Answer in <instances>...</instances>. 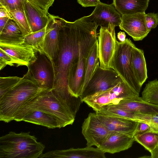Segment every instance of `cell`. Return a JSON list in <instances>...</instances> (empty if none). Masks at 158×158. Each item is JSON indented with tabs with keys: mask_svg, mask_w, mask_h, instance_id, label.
Here are the masks:
<instances>
[{
	"mask_svg": "<svg viewBox=\"0 0 158 158\" xmlns=\"http://www.w3.org/2000/svg\"><path fill=\"white\" fill-rule=\"evenodd\" d=\"M98 26L81 18L73 22L63 19L59 32V48L57 57L53 66L55 81L52 90L68 104L74 97L69 93L67 77L71 66L78 59L82 42Z\"/></svg>",
	"mask_w": 158,
	"mask_h": 158,
	"instance_id": "1",
	"label": "cell"
},
{
	"mask_svg": "<svg viewBox=\"0 0 158 158\" xmlns=\"http://www.w3.org/2000/svg\"><path fill=\"white\" fill-rule=\"evenodd\" d=\"M40 88L28 70L11 89L0 98V121L9 123L14 120L20 110L42 92Z\"/></svg>",
	"mask_w": 158,
	"mask_h": 158,
	"instance_id": "2",
	"label": "cell"
},
{
	"mask_svg": "<svg viewBox=\"0 0 158 158\" xmlns=\"http://www.w3.org/2000/svg\"><path fill=\"white\" fill-rule=\"evenodd\" d=\"M35 110L53 116L60 128L72 125L76 117L66 103L50 90L42 92L26 103L17 113L14 120L21 121L25 115Z\"/></svg>",
	"mask_w": 158,
	"mask_h": 158,
	"instance_id": "3",
	"label": "cell"
},
{
	"mask_svg": "<svg viewBox=\"0 0 158 158\" xmlns=\"http://www.w3.org/2000/svg\"><path fill=\"white\" fill-rule=\"evenodd\" d=\"M45 147L29 132L10 131L0 137V158H39Z\"/></svg>",
	"mask_w": 158,
	"mask_h": 158,
	"instance_id": "4",
	"label": "cell"
},
{
	"mask_svg": "<svg viewBox=\"0 0 158 158\" xmlns=\"http://www.w3.org/2000/svg\"><path fill=\"white\" fill-rule=\"evenodd\" d=\"M96 31L89 34L82 42L80 49L78 60L70 68L67 77L68 91L72 96L80 98L85 67L88 56L93 47L98 40Z\"/></svg>",
	"mask_w": 158,
	"mask_h": 158,
	"instance_id": "5",
	"label": "cell"
},
{
	"mask_svg": "<svg viewBox=\"0 0 158 158\" xmlns=\"http://www.w3.org/2000/svg\"><path fill=\"white\" fill-rule=\"evenodd\" d=\"M138 96L139 94L122 79L114 86L88 96L81 102L97 112L104 106L117 105Z\"/></svg>",
	"mask_w": 158,
	"mask_h": 158,
	"instance_id": "6",
	"label": "cell"
},
{
	"mask_svg": "<svg viewBox=\"0 0 158 158\" xmlns=\"http://www.w3.org/2000/svg\"><path fill=\"white\" fill-rule=\"evenodd\" d=\"M135 46L126 38L123 42H118L113 62V69L131 87L139 94L141 86L132 72L131 63L132 51Z\"/></svg>",
	"mask_w": 158,
	"mask_h": 158,
	"instance_id": "7",
	"label": "cell"
},
{
	"mask_svg": "<svg viewBox=\"0 0 158 158\" xmlns=\"http://www.w3.org/2000/svg\"><path fill=\"white\" fill-rule=\"evenodd\" d=\"M115 26L110 23L107 27H101L98 36V53L100 67L113 69V62L118 42Z\"/></svg>",
	"mask_w": 158,
	"mask_h": 158,
	"instance_id": "8",
	"label": "cell"
},
{
	"mask_svg": "<svg viewBox=\"0 0 158 158\" xmlns=\"http://www.w3.org/2000/svg\"><path fill=\"white\" fill-rule=\"evenodd\" d=\"M122 79L113 69H103L99 65L83 91L80 96L81 101L88 96L114 86Z\"/></svg>",
	"mask_w": 158,
	"mask_h": 158,
	"instance_id": "9",
	"label": "cell"
},
{
	"mask_svg": "<svg viewBox=\"0 0 158 158\" xmlns=\"http://www.w3.org/2000/svg\"><path fill=\"white\" fill-rule=\"evenodd\" d=\"M27 67L40 88L53 89L55 77L53 67L51 62L44 54L37 52L36 60Z\"/></svg>",
	"mask_w": 158,
	"mask_h": 158,
	"instance_id": "10",
	"label": "cell"
},
{
	"mask_svg": "<svg viewBox=\"0 0 158 158\" xmlns=\"http://www.w3.org/2000/svg\"><path fill=\"white\" fill-rule=\"evenodd\" d=\"M82 133L87 146L98 148L106 140L110 131L99 119L96 113H90L81 127Z\"/></svg>",
	"mask_w": 158,
	"mask_h": 158,
	"instance_id": "11",
	"label": "cell"
},
{
	"mask_svg": "<svg viewBox=\"0 0 158 158\" xmlns=\"http://www.w3.org/2000/svg\"><path fill=\"white\" fill-rule=\"evenodd\" d=\"M48 31L43 46V54L54 65L57 57L59 48V32L63 19L48 13Z\"/></svg>",
	"mask_w": 158,
	"mask_h": 158,
	"instance_id": "12",
	"label": "cell"
},
{
	"mask_svg": "<svg viewBox=\"0 0 158 158\" xmlns=\"http://www.w3.org/2000/svg\"><path fill=\"white\" fill-rule=\"evenodd\" d=\"M82 18L87 21L95 23L98 26L107 27L110 23L115 27L119 26L122 15L112 4H107L100 2L90 15Z\"/></svg>",
	"mask_w": 158,
	"mask_h": 158,
	"instance_id": "13",
	"label": "cell"
},
{
	"mask_svg": "<svg viewBox=\"0 0 158 158\" xmlns=\"http://www.w3.org/2000/svg\"><path fill=\"white\" fill-rule=\"evenodd\" d=\"M145 13L122 15L120 29L124 31L135 41L142 40L150 32L145 21Z\"/></svg>",
	"mask_w": 158,
	"mask_h": 158,
	"instance_id": "14",
	"label": "cell"
},
{
	"mask_svg": "<svg viewBox=\"0 0 158 158\" xmlns=\"http://www.w3.org/2000/svg\"><path fill=\"white\" fill-rule=\"evenodd\" d=\"M0 48L12 58L16 66H26L33 63L37 58V52L31 47L24 43L8 44L0 43Z\"/></svg>",
	"mask_w": 158,
	"mask_h": 158,
	"instance_id": "15",
	"label": "cell"
},
{
	"mask_svg": "<svg viewBox=\"0 0 158 158\" xmlns=\"http://www.w3.org/2000/svg\"><path fill=\"white\" fill-rule=\"evenodd\" d=\"M99 119L110 131H116L134 137L137 131L139 122L95 112Z\"/></svg>",
	"mask_w": 158,
	"mask_h": 158,
	"instance_id": "16",
	"label": "cell"
},
{
	"mask_svg": "<svg viewBox=\"0 0 158 158\" xmlns=\"http://www.w3.org/2000/svg\"><path fill=\"white\" fill-rule=\"evenodd\" d=\"M105 153L98 148L87 146L84 148H71L56 150L43 153L39 158H105Z\"/></svg>",
	"mask_w": 158,
	"mask_h": 158,
	"instance_id": "17",
	"label": "cell"
},
{
	"mask_svg": "<svg viewBox=\"0 0 158 158\" xmlns=\"http://www.w3.org/2000/svg\"><path fill=\"white\" fill-rule=\"evenodd\" d=\"M135 141L134 137L116 131H110L98 148L105 153L114 154L128 149Z\"/></svg>",
	"mask_w": 158,
	"mask_h": 158,
	"instance_id": "18",
	"label": "cell"
},
{
	"mask_svg": "<svg viewBox=\"0 0 158 158\" xmlns=\"http://www.w3.org/2000/svg\"><path fill=\"white\" fill-rule=\"evenodd\" d=\"M23 10L32 32L40 30L47 25L49 19L46 14L27 0H22Z\"/></svg>",
	"mask_w": 158,
	"mask_h": 158,
	"instance_id": "19",
	"label": "cell"
},
{
	"mask_svg": "<svg viewBox=\"0 0 158 158\" xmlns=\"http://www.w3.org/2000/svg\"><path fill=\"white\" fill-rule=\"evenodd\" d=\"M111 106L135 113L158 115V106L145 102L139 96L127 100L117 105Z\"/></svg>",
	"mask_w": 158,
	"mask_h": 158,
	"instance_id": "20",
	"label": "cell"
},
{
	"mask_svg": "<svg viewBox=\"0 0 158 158\" xmlns=\"http://www.w3.org/2000/svg\"><path fill=\"white\" fill-rule=\"evenodd\" d=\"M131 69L135 77L141 86L148 78L146 63L143 51L134 48L131 60Z\"/></svg>",
	"mask_w": 158,
	"mask_h": 158,
	"instance_id": "21",
	"label": "cell"
},
{
	"mask_svg": "<svg viewBox=\"0 0 158 158\" xmlns=\"http://www.w3.org/2000/svg\"><path fill=\"white\" fill-rule=\"evenodd\" d=\"M149 0H113V5L122 15L145 13Z\"/></svg>",
	"mask_w": 158,
	"mask_h": 158,
	"instance_id": "22",
	"label": "cell"
},
{
	"mask_svg": "<svg viewBox=\"0 0 158 158\" xmlns=\"http://www.w3.org/2000/svg\"><path fill=\"white\" fill-rule=\"evenodd\" d=\"M22 121L41 125L48 128H60L57 120L53 116L44 112L35 110L27 114Z\"/></svg>",
	"mask_w": 158,
	"mask_h": 158,
	"instance_id": "23",
	"label": "cell"
},
{
	"mask_svg": "<svg viewBox=\"0 0 158 158\" xmlns=\"http://www.w3.org/2000/svg\"><path fill=\"white\" fill-rule=\"evenodd\" d=\"M24 36L16 23L10 19L0 32V43L8 44L23 43Z\"/></svg>",
	"mask_w": 158,
	"mask_h": 158,
	"instance_id": "24",
	"label": "cell"
},
{
	"mask_svg": "<svg viewBox=\"0 0 158 158\" xmlns=\"http://www.w3.org/2000/svg\"><path fill=\"white\" fill-rule=\"evenodd\" d=\"M99 65L98 40L92 48L88 56L83 84L82 92Z\"/></svg>",
	"mask_w": 158,
	"mask_h": 158,
	"instance_id": "25",
	"label": "cell"
},
{
	"mask_svg": "<svg viewBox=\"0 0 158 158\" xmlns=\"http://www.w3.org/2000/svg\"><path fill=\"white\" fill-rule=\"evenodd\" d=\"M48 30L47 24L42 29L24 36L23 43L31 47L37 52L43 54V44Z\"/></svg>",
	"mask_w": 158,
	"mask_h": 158,
	"instance_id": "26",
	"label": "cell"
},
{
	"mask_svg": "<svg viewBox=\"0 0 158 158\" xmlns=\"http://www.w3.org/2000/svg\"><path fill=\"white\" fill-rule=\"evenodd\" d=\"M134 137L135 141L150 153L158 144V132L149 130L136 134Z\"/></svg>",
	"mask_w": 158,
	"mask_h": 158,
	"instance_id": "27",
	"label": "cell"
},
{
	"mask_svg": "<svg viewBox=\"0 0 158 158\" xmlns=\"http://www.w3.org/2000/svg\"><path fill=\"white\" fill-rule=\"evenodd\" d=\"M141 98L145 102L158 106V80L149 81L142 92Z\"/></svg>",
	"mask_w": 158,
	"mask_h": 158,
	"instance_id": "28",
	"label": "cell"
},
{
	"mask_svg": "<svg viewBox=\"0 0 158 158\" xmlns=\"http://www.w3.org/2000/svg\"><path fill=\"white\" fill-rule=\"evenodd\" d=\"M8 11L23 35L32 33L23 9H16Z\"/></svg>",
	"mask_w": 158,
	"mask_h": 158,
	"instance_id": "29",
	"label": "cell"
},
{
	"mask_svg": "<svg viewBox=\"0 0 158 158\" xmlns=\"http://www.w3.org/2000/svg\"><path fill=\"white\" fill-rule=\"evenodd\" d=\"M21 78L17 76L0 77V98L14 87Z\"/></svg>",
	"mask_w": 158,
	"mask_h": 158,
	"instance_id": "30",
	"label": "cell"
},
{
	"mask_svg": "<svg viewBox=\"0 0 158 158\" xmlns=\"http://www.w3.org/2000/svg\"><path fill=\"white\" fill-rule=\"evenodd\" d=\"M138 122H143L148 124L150 130L158 132V115L135 113Z\"/></svg>",
	"mask_w": 158,
	"mask_h": 158,
	"instance_id": "31",
	"label": "cell"
},
{
	"mask_svg": "<svg viewBox=\"0 0 158 158\" xmlns=\"http://www.w3.org/2000/svg\"><path fill=\"white\" fill-rule=\"evenodd\" d=\"M0 7L4 8L8 11L23 9L22 0H0Z\"/></svg>",
	"mask_w": 158,
	"mask_h": 158,
	"instance_id": "32",
	"label": "cell"
},
{
	"mask_svg": "<svg viewBox=\"0 0 158 158\" xmlns=\"http://www.w3.org/2000/svg\"><path fill=\"white\" fill-rule=\"evenodd\" d=\"M48 15V11L55 0H27Z\"/></svg>",
	"mask_w": 158,
	"mask_h": 158,
	"instance_id": "33",
	"label": "cell"
},
{
	"mask_svg": "<svg viewBox=\"0 0 158 158\" xmlns=\"http://www.w3.org/2000/svg\"><path fill=\"white\" fill-rule=\"evenodd\" d=\"M145 21L147 28L150 32L158 25V14L150 13L145 15Z\"/></svg>",
	"mask_w": 158,
	"mask_h": 158,
	"instance_id": "34",
	"label": "cell"
},
{
	"mask_svg": "<svg viewBox=\"0 0 158 158\" xmlns=\"http://www.w3.org/2000/svg\"><path fill=\"white\" fill-rule=\"evenodd\" d=\"M15 62L11 57L6 52L0 48V70L6 65L14 66Z\"/></svg>",
	"mask_w": 158,
	"mask_h": 158,
	"instance_id": "35",
	"label": "cell"
},
{
	"mask_svg": "<svg viewBox=\"0 0 158 158\" xmlns=\"http://www.w3.org/2000/svg\"><path fill=\"white\" fill-rule=\"evenodd\" d=\"M78 3L84 7L96 6L100 0H77Z\"/></svg>",
	"mask_w": 158,
	"mask_h": 158,
	"instance_id": "36",
	"label": "cell"
},
{
	"mask_svg": "<svg viewBox=\"0 0 158 158\" xmlns=\"http://www.w3.org/2000/svg\"><path fill=\"white\" fill-rule=\"evenodd\" d=\"M150 130L149 125L143 122H139L138 128L135 134Z\"/></svg>",
	"mask_w": 158,
	"mask_h": 158,
	"instance_id": "37",
	"label": "cell"
},
{
	"mask_svg": "<svg viewBox=\"0 0 158 158\" xmlns=\"http://www.w3.org/2000/svg\"><path fill=\"white\" fill-rule=\"evenodd\" d=\"M7 17L12 20L8 11L4 7H0V18Z\"/></svg>",
	"mask_w": 158,
	"mask_h": 158,
	"instance_id": "38",
	"label": "cell"
},
{
	"mask_svg": "<svg viewBox=\"0 0 158 158\" xmlns=\"http://www.w3.org/2000/svg\"><path fill=\"white\" fill-rule=\"evenodd\" d=\"M10 19L7 17L0 18V32H1Z\"/></svg>",
	"mask_w": 158,
	"mask_h": 158,
	"instance_id": "39",
	"label": "cell"
},
{
	"mask_svg": "<svg viewBox=\"0 0 158 158\" xmlns=\"http://www.w3.org/2000/svg\"><path fill=\"white\" fill-rule=\"evenodd\" d=\"M117 38L120 42H123L126 40V35L124 32L119 31L118 33Z\"/></svg>",
	"mask_w": 158,
	"mask_h": 158,
	"instance_id": "40",
	"label": "cell"
},
{
	"mask_svg": "<svg viewBox=\"0 0 158 158\" xmlns=\"http://www.w3.org/2000/svg\"><path fill=\"white\" fill-rule=\"evenodd\" d=\"M151 158H158V144L151 152Z\"/></svg>",
	"mask_w": 158,
	"mask_h": 158,
	"instance_id": "41",
	"label": "cell"
}]
</instances>
